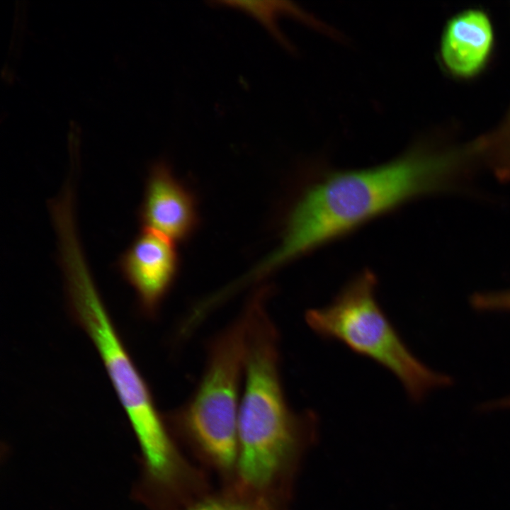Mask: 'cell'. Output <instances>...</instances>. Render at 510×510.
Returning <instances> with one entry per match:
<instances>
[{"label": "cell", "instance_id": "1", "mask_svg": "<svg viewBox=\"0 0 510 510\" xmlns=\"http://www.w3.org/2000/svg\"><path fill=\"white\" fill-rule=\"evenodd\" d=\"M469 163L463 147L424 140L384 164L325 175L291 208L266 266L273 271L403 203L448 190Z\"/></svg>", "mask_w": 510, "mask_h": 510}, {"label": "cell", "instance_id": "2", "mask_svg": "<svg viewBox=\"0 0 510 510\" xmlns=\"http://www.w3.org/2000/svg\"><path fill=\"white\" fill-rule=\"evenodd\" d=\"M278 332L269 314L259 312L247 332L238 414V452L230 487L278 510L289 489L296 448L312 425L311 414H294L279 373Z\"/></svg>", "mask_w": 510, "mask_h": 510}, {"label": "cell", "instance_id": "3", "mask_svg": "<svg viewBox=\"0 0 510 510\" xmlns=\"http://www.w3.org/2000/svg\"><path fill=\"white\" fill-rule=\"evenodd\" d=\"M245 316L243 313L212 341L204 373L193 395L164 418L171 433L184 439L227 480V485L233 480L237 459L239 388L248 326Z\"/></svg>", "mask_w": 510, "mask_h": 510}, {"label": "cell", "instance_id": "4", "mask_svg": "<svg viewBox=\"0 0 510 510\" xmlns=\"http://www.w3.org/2000/svg\"><path fill=\"white\" fill-rule=\"evenodd\" d=\"M375 284L374 276L363 272L328 306L307 311V323L317 334L339 340L390 370L414 401L453 385L452 378L424 365L404 344L375 300Z\"/></svg>", "mask_w": 510, "mask_h": 510}, {"label": "cell", "instance_id": "5", "mask_svg": "<svg viewBox=\"0 0 510 510\" xmlns=\"http://www.w3.org/2000/svg\"><path fill=\"white\" fill-rule=\"evenodd\" d=\"M175 242L142 230L120 256L118 266L135 290L141 311L154 317L174 284L180 266Z\"/></svg>", "mask_w": 510, "mask_h": 510}, {"label": "cell", "instance_id": "6", "mask_svg": "<svg viewBox=\"0 0 510 510\" xmlns=\"http://www.w3.org/2000/svg\"><path fill=\"white\" fill-rule=\"evenodd\" d=\"M138 217L142 230L175 243L191 238L198 227L195 194L165 161L154 163L149 169Z\"/></svg>", "mask_w": 510, "mask_h": 510}, {"label": "cell", "instance_id": "7", "mask_svg": "<svg viewBox=\"0 0 510 510\" xmlns=\"http://www.w3.org/2000/svg\"><path fill=\"white\" fill-rule=\"evenodd\" d=\"M494 42V27L488 14L480 8L465 9L450 18L443 28L441 62L455 78H474L489 62Z\"/></svg>", "mask_w": 510, "mask_h": 510}, {"label": "cell", "instance_id": "8", "mask_svg": "<svg viewBox=\"0 0 510 510\" xmlns=\"http://www.w3.org/2000/svg\"><path fill=\"white\" fill-rule=\"evenodd\" d=\"M220 4L244 11L259 21L272 35L283 45H288L277 26V19L281 14H291L300 18L305 15L297 6L288 1H225Z\"/></svg>", "mask_w": 510, "mask_h": 510}, {"label": "cell", "instance_id": "9", "mask_svg": "<svg viewBox=\"0 0 510 510\" xmlns=\"http://www.w3.org/2000/svg\"><path fill=\"white\" fill-rule=\"evenodd\" d=\"M182 510H267L230 488L218 494H208Z\"/></svg>", "mask_w": 510, "mask_h": 510}, {"label": "cell", "instance_id": "10", "mask_svg": "<svg viewBox=\"0 0 510 510\" xmlns=\"http://www.w3.org/2000/svg\"><path fill=\"white\" fill-rule=\"evenodd\" d=\"M472 305L479 312H510V289L475 293L472 298Z\"/></svg>", "mask_w": 510, "mask_h": 510}, {"label": "cell", "instance_id": "11", "mask_svg": "<svg viewBox=\"0 0 510 510\" xmlns=\"http://www.w3.org/2000/svg\"><path fill=\"white\" fill-rule=\"evenodd\" d=\"M489 138L496 154L510 166V110L502 122L490 132Z\"/></svg>", "mask_w": 510, "mask_h": 510}, {"label": "cell", "instance_id": "12", "mask_svg": "<svg viewBox=\"0 0 510 510\" xmlns=\"http://www.w3.org/2000/svg\"><path fill=\"white\" fill-rule=\"evenodd\" d=\"M482 409L489 410L496 409H510V395L498 399L481 406Z\"/></svg>", "mask_w": 510, "mask_h": 510}]
</instances>
